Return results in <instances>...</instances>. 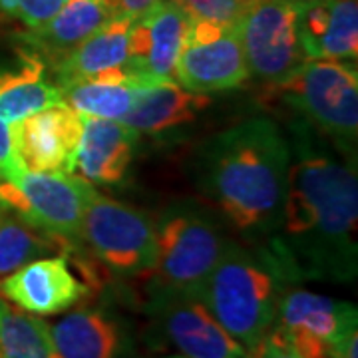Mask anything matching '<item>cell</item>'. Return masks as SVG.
<instances>
[{"mask_svg":"<svg viewBox=\"0 0 358 358\" xmlns=\"http://www.w3.org/2000/svg\"><path fill=\"white\" fill-rule=\"evenodd\" d=\"M138 141L140 136L122 120L84 117L74 171L92 185H117L128 176Z\"/></svg>","mask_w":358,"mask_h":358,"instance_id":"obj_17","label":"cell"},{"mask_svg":"<svg viewBox=\"0 0 358 358\" xmlns=\"http://www.w3.org/2000/svg\"><path fill=\"white\" fill-rule=\"evenodd\" d=\"M0 293L28 315L52 317L80 305L94 289L74 273L68 253L60 251L16 268L0 281Z\"/></svg>","mask_w":358,"mask_h":358,"instance_id":"obj_12","label":"cell"},{"mask_svg":"<svg viewBox=\"0 0 358 358\" xmlns=\"http://www.w3.org/2000/svg\"><path fill=\"white\" fill-rule=\"evenodd\" d=\"M294 281H299L296 275L271 247L229 241L201 299L247 355L271 331L279 301Z\"/></svg>","mask_w":358,"mask_h":358,"instance_id":"obj_3","label":"cell"},{"mask_svg":"<svg viewBox=\"0 0 358 358\" xmlns=\"http://www.w3.org/2000/svg\"><path fill=\"white\" fill-rule=\"evenodd\" d=\"M145 310L157 338L183 358H245V348L197 294L150 291Z\"/></svg>","mask_w":358,"mask_h":358,"instance_id":"obj_9","label":"cell"},{"mask_svg":"<svg viewBox=\"0 0 358 358\" xmlns=\"http://www.w3.org/2000/svg\"><path fill=\"white\" fill-rule=\"evenodd\" d=\"M157 259L150 291L197 294L219 263L229 239L219 221L195 203H181L164 211L155 225Z\"/></svg>","mask_w":358,"mask_h":358,"instance_id":"obj_4","label":"cell"},{"mask_svg":"<svg viewBox=\"0 0 358 358\" xmlns=\"http://www.w3.org/2000/svg\"><path fill=\"white\" fill-rule=\"evenodd\" d=\"M92 183L72 173L20 171L0 179V207L62 243L64 251H84L80 231Z\"/></svg>","mask_w":358,"mask_h":358,"instance_id":"obj_7","label":"cell"},{"mask_svg":"<svg viewBox=\"0 0 358 358\" xmlns=\"http://www.w3.org/2000/svg\"><path fill=\"white\" fill-rule=\"evenodd\" d=\"M48 331L62 358H134L126 322L108 308H70Z\"/></svg>","mask_w":358,"mask_h":358,"instance_id":"obj_14","label":"cell"},{"mask_svg":"<svg viewBox=\"0 0 358 358\" xmlns=\"http://www.w3.org/2000/svg\"><path fill=\"white\" fill-rule=\"evenodd\" d=\"M289 167V136L259 115L205 141L195 159V181L233 229L261 239L279 227Z\"/></svg>","mask_w":358,"mask_h":358,"instance_id":"obj_2","label":"cell"},{"mask_svg":"<svg viewBox=\"0 0 358 358\" xmlns=\"http://www.w3.org/2000/svg\"><path fill=\"white\" fill-rule=\"evenodd\" d=\"M134 18L114 16L84 40L64 62L54 66L56 84L62 90L74 82L128 64V40Z\"/></svg>","mask_w":358,"mask_h":358,"instance_id":"obj_21","label":"cell"},{"mask_svg":"<svg viewBox=\"0 0 358 358\" xmlns=\"http://www.w3.org/2000/svg\"><path fill=\"white\" fill-rule=\"evenodd\" d=\"M192 20H209L237 26L241 14L253 0H176Z\"/></svg>","mask_w":358,"mask_h":358,"instance_id":"obj_25","label":"cell"},{"mask_svg":"<svg viewBox=\"0 0 358 358\" xmlns=\"http://www.w3.org/2000/svg\"><path fill=\"white\" fill-rule=\"evenodd\" d=\"M192 18L176 0H159L131 24L128 68L141 76L173 78Z\"/></svg>","mask_w":358,"mask_h":358,"instance_id":"obj_13","label":"cell"},{"mask_svg":"<svg viewBox=\"0 0 358 358\" xmlns=\"http://www.w3.org/2000/svg\"><path fill=\"white\" fill-rule=\"evenodd\" d=\"M271 329L305 331L338 346L348 334L357 333V307L324 294L294 289L281 296Z\"/></svg>","mask_w":358,"mask_h":358,"instance_id":"obj_19","label":"cell"},{"mask_svg":"<svg viewBox=\"0 0 358 358\" xmlns=\"http://www.w3.org/2000/svg\"><path fill=\"white\" fill-rule=\"evenodd\" d=\"M80 243L115 277H143L155 267L157 239L152 219L94 187L84 209Z\"/></svg>","mask_w":358,"mask_h":358,"instance_id":"obj_6","label":"cell"},{"mask_svg":"<svg viewBox=\"0 0 358 358\" xmlns=\"http://www.w3.org/2000/svg\"><path fill=\"white\" fill-rule=\"evenodd\" d=\"M115 16H128V18H138L143 13H148L152 6H155L159 0H106Z\"/></svg>","mask_w":358,"mask_h":358,"instance_id":"obj_29","label":"cell"},{"mask_svg":"<svg viewBox=\"0 0 358 358\" xmlns=\"http://www.w3.org/2000/svg\"><path fill=\"white\" fill-rule=\"evenodd\" d=\"M0 358H62L48 324L0 301Z\"/></svg>","mask_w":358,"mask_h":358,"instance_id":"obj_23","label":"cell"},{"mask_svg":"<svg viewBox=\"0 0 358 358\" xmlns=\"http://www.w3.org/2000/svg\"><path fill=\"white\" fill-rule=\"evenodd\" d=\"M18 173L20 167L14 157L13 131L4 120H0V179H14Z\"/></svg>","mask_w":358,"mask_h":358,"instance_id":"obj_27","label":"cell"},{"mask_svg":"<svg viewBox=\"0 0 358 358\" xmlns=\"http://www.w3.org/2000/svg\"><path fill=\"white\" fill-rule=\"evenodd\" d=\"M296 22L308 60L357 62V0H296Z\"/></svg>","mask_w":358,"mask_h":358,"instance_id":"obj_15","label":"cell"},{"mask_svg":"<svg viewBox=\"0 0 358 358\" xmlns=\"http://www.w3.org/2000/svg\"><path fill=\"white\" fill-rule=\"evenodd\" d=\"M114 16L106 0H66L48 22L26 30L22 38L30 46V54L54 68Z\"/></svg>","mask_w":358,"mask_h":358,"instance_id":"obj_18","label":"cell"},{"mask_svg":"<svg viewBox=\"0 0 358 358\" xmlns=\"http://www.w3.org/2000/svg\"><path fill=\"white\" fill-rule=\"evenodd\" d=\"M64 251L54 237L34 229L13 211L0 207V281L26 263L50 255L52 251Z\"/></svg>","mask_w":358,"mask_h":358,"instance_id":"obj_24","label":"cell"},{"mask_svg":"<svg viewBox=\"0 0 358 358\" xmlns=\"http://www.w3.org/2000/svg\"><path fill=\"white\" fill-rule=\"evenodd\" d=\"M291 167L271 249L296 279L348 282L358 267V179L355 159L324 145L303 120L289 134Z\"/></svg>","mask_w":358,"mask_h":358,"instance_id":"obj_1","label":"cell"},{"mask_svg":"<svg viewBox=\"0 0 358 358\" xmlns=\"http://www.w3.org/2000/svg\"><path fill=\"white\" fill-rule=\"evenodd\" d=\"M209 106V94L189 92L173 78H150L122 122L138 136L166 138L189 128Z\"/></svg>","mask_w":358,"mask_h":358,"instance_id":"obj_16","label":"cell"},{"mask_svg":"<svg viewBox=\"0 0 358 358\" xmlns=\"http://www.w3.org/2000/svg\"><path fill=\"white\" fill-rule=\"evenodd\" d=\"M301 120L355 159L358 138V72L345 60H308L279 88Z\"/></svg>","mask_w":358,"mask_h":358,"instance_id":"obj_5","label":"cell"},{"mask_svg":"<svg viewBox=\"0 0 358 358\" xmlns=\"http://www.w3.org/2000/svg\"><path fill=\"white\" fill-rule=\"evenodd\" d=\"M173 80L195 94H217L245 86L249 68L237 26L192 20Z\"/></svg>","mask_w":358,"mask_h":358,"instance_id":"obj_10","label":"cell"},{"mask_svg":"<svg viewBox=\"0 0 358 358\" xmlns=\"http://www.w3.org/2000/svg\"><path fill=\"white\" fill-rule=\"evenodd\" d=\"M166 358H183V357H179V355H171V357H166Z\"/></svg>","mask_w":358,"mask_h":358,"instance_id":"obj_30","label":"cell"},{"mask_svg":"<svg viewBox=\"0 0 358 358\" xmlns=\"http://www.w3.org/2000/svg\"><path fill=\"white\" fill-rule=\"evenodd\" d=\"M245 358H299V357L294 355L289 346L282 343L279 336H275V334L268 331V333L263 336V341H261V343H259L251 352H247V357Z\"/></svg>","mask_w":358,"mask_h":358,"instance_id":"obj_28","label":"cell"},{"mask_svg":"<svg viewBox=\"0 0 358 358\" xmlns=\"http://www.w3.org/2000/svg\"><path fill=\"white\" fill-rule=\"evenodd\" d=\"M148 80L128 66L106 70L62 88V102L84 117L124 120Z\"/></svg>","mask_w":358,"mask_h":358,"instance_id":"obj_20","label":"cell"},{"mask_svg":"<svg viewBox=\"0 0 358 358\" xmlns=\"http://www.w3.org/2000/svg\"><path fill=\"white\" fill-rule=\"evenodd\" d=\"M249 78L275 90L308 62L296 22V0H253L237 22Z\"/></svg>","mask_w":358,"mask_h":358,"instance_id":"obj_8","label":"cell"},{"mask_svg":"<svg viewBox=\"0 0 358 358\" xmlns=\"http://www.w3.org/2000/svg\"><path fill=\"white\" fill-rule=\"evenodd\" d=\"M66 0H0V14L18 20L26 30L48 22L64 6Z\"/></svg>","mask_w":358,"mask_h":358,"instance_id":"obj_26","label":"cell"},{"mask_svg":"<svg viewBox=\"0 0 358 358\" xmlns=\"http://www.w3.org/2000/svg\"><path fill=\"white\" fill-rule=\"evenodd\" d=\"M46 68L36 54H24L20 66L0 70V120L14 124L62 102V90L48 80Z\"/></svg>","mask_w":358,"mask_h":358,"instance_id":"obj_22","label":"cell"},{"mask_svg":"<svg viewBox=\"0 0 358 358\" xmlns=\"http://www.w3.org/2000/svg\"><path fill=\"white\" fill-rule=\"evenodd\" d=\"M84 115L66 102L14 122L13 148L20 171L74 173Z\"/></svg>","mask_w":358,"mask_h":358,"instance_id":"obj_11","label":"cell"}]
</instances>
